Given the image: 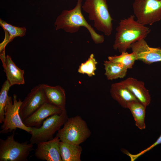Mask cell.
Instances as JSON below:
<instances>
[{
	"mask_svg": "<svg viewBox=\"0 0 161 161\" xmlns=\"http://www.w3.org/2000/svg\"><path fill=\"white\" fill-rule=\"evenodd\" d=\"M135 17L132 15L121 19L116 28L113 48L121 53L126 52L133 43L145 39L150 32L149 28L135 20Z\"/></svg>",
	"mask_w": 161,
	"mask_h": 161,
	"instance_id": "obj_1",
	"label": "cell"
},
{
	"mask_svg": "<svg viewBox=\"0 0 161 161\" xmlns=\"http://www.w3.org/2000/svg\"><path fill=\"white\" fill-rule=\"evenodd\" d=\"M82 2V0H78L73 9L62 11L55 22V29H61L72 33L77 32L80 27H83L88 30L95 43L101 44L104 41V37L97 33L85 19L81 12Z\"/></svg>",
	"mask_w": 161,
	"mask_h": 161,
	"instance_id": "obj_2",
	"label": "cell"
},
{
	"mask_svg": "<svg viewBox=\"0 0 161 161\" xmlns=\"http://www.w3.org/2000/svg\"><path fill=\"white\" fill-rule=\"evenodd\" d=\"M82 7L88 14L89 19L93 21L94 27L97 30L106 36L111 35L113 19L106 0H86Z\"/></svg>",
	"mask_w": 161,
	"mask_h": 161,
	"instance_id": "obj_3",
	"label": "cell"
},
{
	"mask_svg": "<svg viewBox=\"0 0 161 161\" xmlns=\"http://www.w3.org/2000/svg\"><path fill=\"white\" fill-rule=\"evenodd\" d=\"M91 133L86 121L77 115L68 118L56 135L61 141L80 145L90 137Z\"/></svg>",
	"mask_w": 161,
	"mask_h": 161,
	"instance_id": "obj_4",
	"label": "cell"
},
{
	"mask_svg": "<svg viewBox=\"0 0 161 161\" xmlns=\"http://www.w3.org/2000/svg\"><path fill=\"white\" fill-rule=\"evenodd\" d=\"M14 131L5 140L0 139V161H27L33 144L14 139Z\"/></svg>",
	"mask_w": 161,
	"mask_h": 161,
	"instance_id": "obj_5",
	"label": "cell"
},
{
	"mask_svg": "<svg viewBox=\"0 0 161 161\" xmlns=\"http://www.w3.org/2000/svg\"><path fill=\"white\" fill-rule=\"evenodd\" d=\"M68 117L66 110L59 114L52 115L44 120L39 128L31 127L30 143L37 144L52 139L55 133L64 125Z\"/></svg>",
	"mask_w": 161,
	"mask_h": 161,
	"instance_id": "obj_6",
	"label": "cell"
},
{
	"mask_svg": "<svg viewBox=\"0 0 161 161\" xmlns=\"http://www.w3.org/2000/svg\"><path fill=\"white\" fill-rule=\"evenodd\" d=\"M15 94L11 97L8 96L4 108V118L1 126L0 133L7 134L14 131L17 129L23 130L30 133L31 127L26 126L24 123L20 116L19 110L22 101L18 100Z\"/></svg>",
	"mask_w": 161,
	"mask_h": 161,
	"instance_id": "obj_7",
	"label": "cell"
},
{
	"mask_svg": "<svg viewBox=\"0 0 161 161\" xmlns=\"http://www.w3.org/2000/svg\"><path fill=\"white\" fill-rule=\"evenodd\" d=\"M132 7L137 21L143 25L161 20V0H135Z\"/></svg>",
	"mask_w": 161,
	"mask_h": 161,
	"instance_id": "obj_8",
	"label": "cell"
},
{
	"mask_svg": "<svg viewBox=\"0 0 161 161\" xmlns=\"http://www.w3.org/2000/svg\"><path fill=\"white\" fill-rule=\"evenodd\" d=\"M46 102L42 84L33 87L22 101L20 107L19 113L22 121L28 118Z\"/></svg>",
	"mask_w": 161,
	"mask_h": 161,
	"instance_id": "obj_9",
	"label": "cell"
},
{
	"mask_svg": "<svg viewBox=\"0 0 161 161\" xmlns=\"http://www.w3.org/2000/svg\"><path fill=\"white\" fill-rule=\"evenodd\" d=\"M145 39H142L132 44L130 48L139 60L148 64L161 61V49L148 46Z\"/></svg>",
	"mask_w": 161,
	"mask_h": 161,
	"instance_id": "obj_10",
	"label": "cell"
},
{
	"mask_svg": "<svg viewBox=\"0 0 161 161\" xmlns=\"http://www.w3.org/2000/svg\"><path fill=\"white\" fill-rule=\"evenodd\" d=\"M60 140L56 136L52 139L37 144L35 155L38 159L47 161H62L59 144Z\"/></svg>",
	"mask_w": 161,
	"mask_h": 161,
	"instance_id": "obj_11",
	"label": "cell"
},
{
	"mask_svg": "<svg viewBox=\"0 0 161 161\" xmlns=\"http://www.w3.org/2000/svg\"><path fill=\"white\" fill-rule=\"evenodd\" d=\"M63 111L46 102L23 122L27 127L39 128L47 118L54 114H60Z\"/></svg>",
	"mask_w": 161,
	"mask_h": 161,
	"instance_id": "obj_12",
	"label": "cell"
},
{
	"mask_svg": "<svg viewBox=\"0 0 161 161\" xmlns=\"http://www.w3.org/2000/svg\"><path fill=\"white\" fill-rule=\"evenodd\" d=\"M120 82L133 93L139 102L146 107L149 105L151 96L143 82L129 77Z\"/></svg>",
	"mask_w": 161,
	"mask_h": 161,
	"instance_id": "obj_13",
	"label": "cell"
},
{
	"mask_svg": "<svg viewBox=\"0 0 161 161\" xmlns=\"http://www.w3.org/2000/svg\"><path fill=\"white\" fill-rule=\"evenodd\" d=\"M47 102L62 110H66V97L64 89L60 86H50L42 84Z\"/></svg>",
	"mask_w": 161,
	"mask_h": 161,
	"instance_id": "obj_14",
	"label": "cell"
},
{
	"mask_svg": "<svg viewBox=\"0 0 161 161\" xmlns=\"http://www.w3.org/2000/svg\"><path fill=\"white\" fill-rule=\"evenodd\" d=\"M110 93L112 97L123 108H127L128 104L131 102L138 101L133 93L120 82L111 85Z\"/></svg>",
	"mask_w": 161,
	"mask_h": 161,
	"instance_id": "obj_15",
	"label": "cell"
},
{
	"mask_svg": "<svg viewBox=\"0 0 161 161\" xmlns=\"http://www.w3.org/2000/svg\"><path fill=\"white\" fill-rule=\"evenodd\" d=\"M7 80L11 86L24 83V70L17 67L10 56L7 55L5 63L2 64Z\"/></svg>",
	"mask_w": 161,
	"mask_h": 161,
	"instance_id": "obj_16",
	"label": "cell"
},
{
	"mask_svg": "<svg viewBox=\"0 0 161 161\" xmlns=\"http://www.w3.org/2000/svg\"><path fill=\"white\" fill-rule=\"evenodd\" d=\"M60 152L62 161H80L82 151L78 145L60 141Z\"/></svg>",
	"mask_w": 161,
	"mask_h": 161,
	"instance_id": "obj_17",
	"label": "cell"
},
{
	"mask_svg": "<svg viewBox=\"0 0 161 161\" xmlns=\"http://www.w3.org/2000/svg\"><path fill=\"white\" fill-rule=\"evenodd\" d=\"M103 65L105 71V75L109 80L124 77L128 69L122 64L109 60L104 61Z\"/></svg>",
	"mask_w": 161,
	"mask_h": 161,
	"instance_id": "obj_18",
	"label": "cell"
},
{
	"mask_svg": "<svg viewBox=\"0 0 161 161\" xmlns=\"http://www.w3.org/2000/svg\"><path fill=\"white\" fill-rule=\"evenodd\" d=\"M146 107L139 101L131 102L127 106V108L129 109L134 118L135 125L140 130L145 128V118Z\"/></svg>",
	"mask_w": 161,
	"mask_h": 161,
	"instance_id": "obj_19",
	"label": "cell"
},
{
	"mask_svg": "<svg viewBox=\"0 0 161 161\" xmlns=\"http://www.w3.org/2000/svg\"><path fill=\"white\" fill-rule=\"evenodd\" d=\"M108 59L110 61L122 64L128 69H132L136 60L133 52L129 53L126 52H122L119 55L109 56Z\"/></svg>",
	"mask_w": 161,
	"mask_h": 161,
	"instance_id": "obj_20",
	"label": "cell"
},
{
	"mask_svg": "<svg viewBox=\"0 0 161 161\" xmlns=\"http://www.w3.org/2000/svg\"><path fill=\"white\" fill-rule=\"evenodd\" d=\"M97 62L93 54H91L88 59L79 66L78 72L82 74H85L91 77L95 75Z\"/></svg>",
	"mask_w": 161,
	"mask_h": 161,
	"instance_id": "obj_21",
	"label": "cell"
},
{
	"mask_svg": "<svg viewBox=\"0 0 161 161\" xmlns=\"http://www.w3.org/2000/svg\"><path fill=\"white\" fill-rule=\"evenodd\" d=\"M0 25L4 30L9 35L10 42L15 37L17 36L22 37L25 34L26 29L25 27H19L12 25L7 23L0 19Z\"/></svg>",
	"mask_w": 161,
	"mask_h": 161,
	"instance_id": "obj_22",
	"label": "cell"
},
{
	"mask_svg": "<svg viewBox=\"0 0 161 161\" xmlns=\"http://www.w3.org/2000/svg\"><path fill=\"white\" fill-rule=\"evenodd\" d=\"M11 85L6 80L2 86L0 92V123H3L4 118V108L8 95V92Z\"/></svg>",
	"mask_w": 161,
	"mask_h": 161,
	"instance_id": "obj_23",
	"label": "cell"
},
{
	"mask_svg": "<svg viewBox=\"0 0 161 161\" xmlns=\"http://www.w3.org/2000/svg\"><path fill=\"white\" fill-rule=\"evenodd\" d=\"M160 144H161V134L154 143L145 149L141 151L139 153L136 154H132L126 152V154L129 157L131 161H133L139 157L153 148L154 147Z\"/></svg>",
	"mask_w": 161,
	"mask_h": 161,
	"instance_id": "obj_24",
	"label": "cell"
}]
</instances>
